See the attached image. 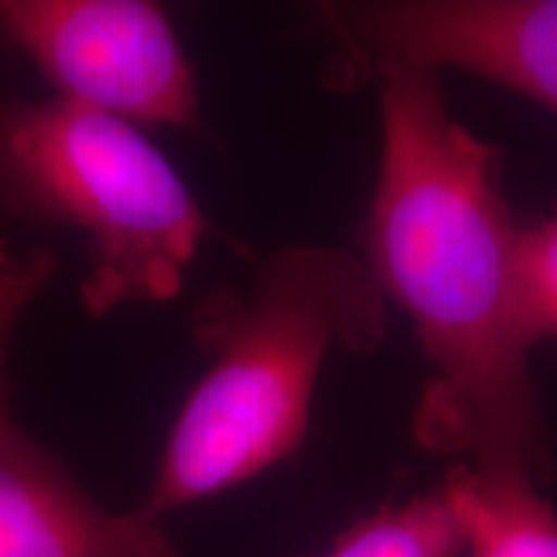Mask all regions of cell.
Wrapping results in <instances>:
<instances>
[{
  "mask_svg": "<svg viewBox=\"0 0 557 557\" xmlns=\"http://www.w3.org/2000/svg\"><path fill=\"white\" fill-rule=\"evenodd\" d=\"M521 227L500 150L449 114L442 75H382L377 181L359 256L413 323L431 367L418 444L547 485L555 462L521 323Z\"/></svg>",
  "mask_w": 557,
  "mask_h": 557,
  "instance_id": "cell-1",
  "label": "cell"
},
{
  "mask_svg": "<svg viewBox=\"0 0 557 557\" xmlns=\"http://www.w3.org/2000/svg\"><path fill=\"white\" fill-rule=\"evenodd\" d=\"M385 336L387 299L361 256L344 248L284 246L243 289L209 292L191 318L207 367L139 506L165 519L289 459L308 436L331 354H369Z\"/></svg>",
  "mask_w": 557,
  "mask_h": 557,
  "instance_id": "cell-2",
  "label": "cell"
},
{
  "mask_svg": "<svg viewBox=\"0 0 557 557\" xmlns=\"http://www.w3.org/2000/svg\"><path fill=\"white\" fill-rule=\"evenodd\" d=\"M0 218L86 243L81 305L107 318L178 297L209 220L143 129L0 88Z\"/></svg>",
  "mask_w": 557,
  "mask_h": 557,
  "instance_id": "cell-3",
  "label": "cell"
},
{
  "mask_svg": "<svg viewBox=\"0 0 557 557\" xmlns=\"http://www.w3.org/2000/svg\"><path fill=\"white\" fill-rule=\"evenodd\" d=\"M333 88L400 67L475 75L557 116V0H359L312 11Z\"/></svg>",
  "mask_w": 557,
  "mask_h": 557,
  "instance_id": "cell-4",
  "label": "cell"
},
{
  "mask_svg": "<svg viewBox=\"0 0 557 557\" xmlns=\"http://www.w3.org/2000/svg\"><path fill=\"white\" fill-rule=\"evenodd\" d=\"M0 50L54 99L132 127L205 132L199 78L169 13L148 0H0Z\"/></svg>",
  "mask_w": 557,
  "mask_h": 557,
  "instance_id": "cell-5",
  "label": "cell"
},
{
  "mask_svg": "<svg viewBox=\"0 0 557 557\" xmlns=\"http://www.w3.org/2000/svg\"><path fill=\"white\" fill-rule=\"evenodd\" d=\"M0 557H184L165 519L109 511L0 398Z\"/></svg>",
  "mask_w": 557,
  "mask_h": 557,
  "instance_id": "cell-6",
  "label": "cell"
},
{
  "mask_svg": "<svg viewBox=\"0 0 557 557\" xmlns=\"http://www.w3.org/2000/svg\"><path fill=\"white\" fill-rule=\"evenodd\" d=\"M537 478L513 468L459 465L438 485L465 540V557H557V511Z\"/></svg>",
  "mask_w": 557,
  "mask_h": 557,
  "instance_id": "cell-7",
  "label": "cell"
},
{
  "mask_svg": "<svg viewBox=\"0 0 557 557\" xmlns=\"http://www.w3.org/2000/svg\"><path fill=\"white\" fill-rule=\"evenodd\" d=\"M318 557H465V540L436 487L357 521Z\"/></svg>",
  "mask_w": 557,
  "mask_h": 557,
  "instance_id": "cell-8",
  "label": "cell"
},
{
  "mask_svg": "<svg viewBox=\"0 0 557 557\" xmlns=\"http://www.w3.org/2000/svg\"><path fill=\"white\" fill-rule=\"evenodd\" d=\"M519 302L529 344L557 338V209L521 227Z\"/></svg>",
  "mask_w": 557,
  "mask_h": 557,
  "instance_id": "cell-9",
  "label": "cell"
},
{
  "mask_svg": "<svg viewBox=\"0 0 557 557\" xmlns=\"http://www.w3.org/2000/svg\"><path fill=\"white\" fill-rule=\"evenodd\" d=\"M58 274V261L47 248H21L0 235V398H9L5 387V348L11 333L37 297L50 287Z\"/></svg>",
  "mask_w": 557,
  "mask_h": 557,
  "instance_id": "cell-10",
  "label": "cell"
}]
</instances>
